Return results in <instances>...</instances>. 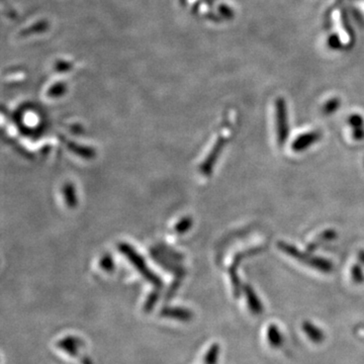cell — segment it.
I'll list each match as a JSON object with an SVG mask.
<instances>
[{
	"label": "cell",
	"mask_w": 364,
	"mask_h": 364,
	"mask_svg": "<svg viewBox=\"0 0 364 364\" xmlns=\"http://www.w3.org/2000/svg\"><path fill=\"white\" fill-rule=\"evenodd\" d=\"M221 353V346L218 343L212 344L206 351L203 362L204 364H217Z\"/></svg>",
	"instance_id": "11"
},
{
	"label": "cell",
	"mask_w": 364,
	"mask_h": 364,
	"mask_svg": "<svg viewBox=\"0 0 364 364\" xmlns=\"http://www.w3.org/2000/svg\"><path fill=\"white\" fill-rule=\"evenodd\" d=\"M321 137H322V134L319 131H313V132L302 134L293 141V143L291 145V149L294 152L305 151L308 148H310L312 145H314L315 143L320 141Z\"/></svg>",
	"instance_id": "4"
},
{
	"label": "cell",
	"mask_w": 364,
	"mask_h": 364,
	"mask_svg": "<svg viewBox=\"0 0 364 364\" xmlns=\"http://www.w3.org/2000/svg\"><path fill=\"white\" fill-rule=\"evenodd\" d=\"M302 330L313 343L320 344L326 338L323 330L310 321H305L302 323Z\"/></svg>",
	"instance_id": "7"
},
{
	"label": "cell",
	"mask_w": 364,
	"mask_h": 364,
	"mask_svg": "<svg viewBox=\"0 0 364 364\" xmlns=\"http://www.w3.org/2000/svg\"><path fill=\"white\" fill-rule=\"evenodd\" d=\"M358 258L360 260V262L362 263V265H364V250H360L358 253Z\"/></svg>",
	"instance_id": "16"
},
{
	"label": "cell",
	"mask_w": 364,
	"mask_h": 364,
	"mask_svg": "<svg viewBox=\"0 0 364 364\" xmlns=\"http://www.w3.org/2000/svg\"><path fill=\"white\" fill-rule=\"evenodd\" d=\"M351 277L356 284H362L364 282V270L360 265H353L351 269Z\"/></svg>",
	"instance_id": "13"
},
{
	"label": "cell",
	"mask_w": 364,
	"mask_h": 364,
	"mask_svg": "<svg viewBox=\"0 0 364 364\" xmlns=\"http://www.w3.org/2000/svg\"><path fill=\"white\" fill-rule=\"evenodd\" d=\"M57 346L60 350L64 351L71 357H78L79 348L83 346V341L76 336H67L63 339H61L57 343Z\"/></svg>",
	"instance_id": "5"
},
{
	"label": "cell",
	"mask_w": 364,
	"mask_h": 364,
	"mask_svg": "<svg viewBox=\"0 0 364 364\" xmlns=\"http://www.w3.org/2000/svg\"><path fill=\"white\" fill-rule=\"evenodd\" d=\"M277 246L286 255L294 258L295 260L301 262L302 264L308 265L318 271L328 273L333 270V264L325 258L317 257L310 253L302 252V251L298 250L296 247H294L293 245L288 244V243H286V242L280 241V242H278Z\"/></svg>",
	"instance_id": "1"
},
{
	"label": "cell",
	"mask_w": 364,
	"mask_h": 364,
	"mask_svg": "<svg viewBox=\"0 0 364 364\" xmlns=\"http://www.w3.org/2000/svg\"><path fill=\"white\" fill-rule=\"evenodd\" d=\"M243 291H244V294L246 296L247 299V303L249 310L254 314V315H261L264 311V307L263 303L260 300V298L258 297V295L256 294V292L254 291L253 287L246 284L243 286Z\"/></svg>",
	"instance_id": "6"
},
{
	"label": "cell",
	"mask_w": 364,
	"mask_h": 364,
	"mask_svg": "<svg viewBox=\"0 0 364 364\" xmlns=\"http://www.w3.org/2000/svg\"><path fill=\"white\" fill-rule=\"evenodd\" d=\"M336 236H337V234H336V232H335V231H332V230L326 231L324 234H322V235L320 236V238H319L318 242H317V243H313V244L309 247V249H310L311 251H313V250H315L316 248H318V247L322 244L323 242H326V241H330V240L335 239V238H336Z\"/></svg>",
	"instance_id": "12"
},
{
	"label": "cell",
	"mask_w": 364,
	"mask_h": 364,
	"mask_svg": "<svg viewBox=\"0 0 364 364\" xmlns=\"http://www.w3.org/2000/svg\"><path fill=\"white\" fill-rule=\"evenodd\" d=\"M348 123L352 129V136L355 141H361L364 139V119L359 114H352Z\"/></svg>",
	"instance_id": "9"
},
{
	"label": "cell",
	"mask_w": 364,
	"mask_h": 364,
	"mask_svg": "<svg viewBox=\"0 0 364 364\" xmlns=\"http://www.w3.org/2000/svg\"><path fill=\"white\" fill-rule=\"evenodd\" d=\"M339 107V100L337 98H333L329 100L323 107V112L326 114H331Z\"/></svg>",
	"instance_id": "14"
},
{
	"label": "cell",
	"mask_w": 364,
	"mask_h": 364,
	"mask_svg": "<svg viewBox=\"0 0 364 364\" xmlns=\"http://www.w3.org/2000/svg\"><path fill=\"white\" fill-rule=\"evenodd\" d=\"M81 362H82V364H92V361H91L88 357H83L81 359Z\"/></svg>",
	"instance_id": "17"
},
{
	"label": "cell",
	"mask_w": 364,
	"mask_h": 364,
	"mask_svg": "<svg viewBox=\"0 0 364 364\" xmlns=\"http://www.w3.org/2000/svg\"><path fill=\"white\" fill-rule=\"evenodd\" d=\"M161 316L181 322H188L193 318V315L190 311L181 308H165L161 311Z\"/></svg>",
	"instance_id": "8"
},
{
	"label": "cell",
	"mask_w": 364,
	"mask_h": 364,
	"mask_svg": "<svg viewBox=\"0 0 364 364\" xmlns=\"http://www.w3.org/2000/svg\"><path fill=\"white\" fill-rule=\"evenodd\" d=\"M267 339H268L269 344L273 348H278L282 345V343H283L282 334H281L279 328L276 325L271 324L268 327V329H267Z\"/></svg>",
	"instance_id": "10"
},
{
	"label": "cell",
	"mask_w": 364,
	"mask_h": 364,
	"mask_svg": "<svg viewBox=\"0 0 364 364\" xmlns=\"http://www.w3.org/2000/svg\"><path fill=\"white\" fill-rule=\"evenodd\" d=\"M157 301V295L156 294H153L151 295L149 297V300H147V302L145 303V307H144V311L146 313H150L152 310H153L155 303Z\"/></svg>",
	"instance_id": "15"
},
{
	"label": "cell",
	"mask_w": 364,
	"mask_h": 364,
	"mask_svg": "<svg viewBox=\"0 0 364 364\" xmlns=\"http://www.w3.org/2000/svg\"><path fill=\"white\" fill-rule=\"evenodd\" d=\"M275 116H276V134L279 145H283L288 138V119L287 108L283 98H278L275 102Z\"/></svg>",
	"instance_id": "2"
},
{
	"label": "cell",
	"mask_w": 364,
	"mask_h": 364,
	"mask_svg": "<svg viewBox=\"0 0 364 364\" xmlns=\"http://www.w3.org/2000/svg\"><path fill=\"white\" fill-rule=\"evenodd\" d=\"M259 252H261V248H254L251 249L249 251H245L241 254H239L237 256V258L235 259V262L232 266V268L230 269V275H231V281H232V285H233V290H234V295L239 296L241 291H242V285L240 282V279L238 277V273H237V267L239 265V263L242 261V259H244L248 256H252V255H256Z\"/></svg>",
	"instance_id": "3"
}]
</instances>
